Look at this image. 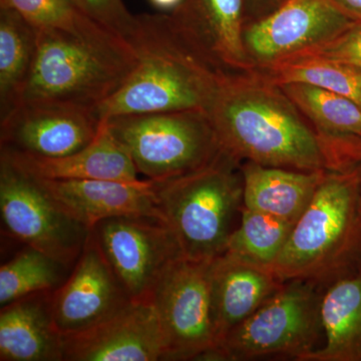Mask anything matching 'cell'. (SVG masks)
<instances>
[{"instance_id": "obj_1", "label": "cell", "mask_w": 361, "mask_h": 361, "mask_svg": "<svg viewBox=\"0 0 361 361\" xmlns=\"http://www.w3.org/2000/svg\"><path fill=\"white\" fill-rule=\"evenodd\" d=\"M207 114L221 148L240 161L327 171L310 123L282 87L258 71L223 73Z\"/></svg>"}, {"instance_id": "obj_2", "label": "cell", "mask_w": 361, "mask_h": 361, "mask_svg": "<svg viewBox=\"0 0 361 361\" xmlns=\"http://www.w3.org/2000/svg\"><path fill=\"white\" fill-rule=\"evenodd\" d=\"M130 44L137 63L115 94L96 109L111 116L199 110L212 102L223 71L211 66L176 32L169 14H141Z\"/></svg>"}, {"instance_id": "obj_3", "label": "cell", "mask_w": 361, "mask_h": 361, "mask_svg": "<svg viewBox=\"0 0 361 361\" xmlns=\"http://www.w3.org/2000/svg\"><path fill=\"white\" fill-rule=\"evenodd\" d=\"M37 30L35 61L18 104H65L96 111L137 66L133 45L94 20L77 32Z\"/></svg>"}, {"instance_id": "obj_4", "label": "cell", "mask_w": 361, "mask_h": 361, "mask_svg": "<svg viewBox=\"0 0 361 361\" xmlns=\"http://www.w3.org/2000/svg\"><path fill=\"white\" fill-rule=\"evenodd\" d=\"M241 163L222 149L188 174L153 180L159 210L185 257L211 261L225 253L243 205Z\"/></svg>"}, {"instance_id": "obj_5", "label": "cell", "mask_w": 361, "mask_h": 361, "mask_svg": "<svg viewBox=\"0 0 361 361\" xmlns=\"http://www.w3.org/2000/svg\"><path fill=\"white\" fill-rule=\"evenodd\" d=\"M360 188L358 168L327 171L310 205L293 225L281 253L267 270L282 282L329 281L343 264L355 240Z\"/></svg>"}, {"instance_id": "obj_6", "label": "cell", "mask_w": 361, "mask_h": 361, "mask_svg": "<svg viewBox=\"0 0 361 361\" xmlns=\"http://www.w3.org/2000/svg\"><path fill=\"white\" fill-rule=\"evenodd\" d=\"M103 121L147 180L188 174L212 161L222 149L204 111H157Z\"/></svg>"}, {"instance_id": "obj_7", "label": "cell", "mask_w": 361, "mask_h": 361, "mask_svg": "<svg viewBox=\"0 0 361 361\" xmlns=\"http://www.w3.org/2000/svg\"><path fill=\"white\" fill-rule=\"evenodd\" d=\"M290 280L221 341L212 360H250L284 355L302 361L323 334L322 286Z\"/></svg>"}, {"instance_id": "obj_8", "label": "cell", "mask_w": 361, "mask_h": 361, "mask_svg": "<svg viewBox=\"0 0 361 361\" xmlns=\"http://www.w3.org/2000/svg\"><path fill=\"white\" fill-rule=\"evenodd\" d=\"M211 261L182 256L158 282L152 303L160 319L164 360H212L217 348L211 312Z\"/></svg>"}, {"instance_id": "obj_9", "label": "cell", "mask_w": 361, "mask_h": 361, "mask_svg": "<svg viewBox=\"0 0 361 361\" xmlns=\"http://www.w3.org/2000/svg\"><path fill=\"white\" fill-rule=\"evenodd\" d=\"M0 216L14 239L68 266L75 264L90 235L35 178L4 157H0Z\"/></svg>"}, {"instance_id": "obj_10", "label": "cell", "mask_w": 361, "mask_h": 361, "mask_svg": "<svg viewBox=\"0 0 361 361\" xmlns=\"http://www.w3.org/2000/svg\"><path fill=\"white\" fill-rule=\"evenodd\" d=\"M90 234L132 300H149L169 266L184 256L170 226L156 216L109 218Z\"/></svg>"}, {"instance_id": "obj_11", "label": "cell", "mask_w": 361, "mask_h": 361, "mask_svg": "<svg viewBox=\"0 0 361 361\" xmlns=\"http://www.w3.org/2000/svg\"><path fill=\"white\" fill-rule=\"evenodd\" d=\"M355 23L329 0H286L244 26V49L253 71L264 70L326 44Z\"/></svg>"}, {"instance_id": "obj_12", "label": "cell", "mask_w": 361, "mask_h": 361, "mask_svg": "<svg viewBox=\"0 0 361 361\" xmlns=\"http://www.w3.org/2000/svg\"><path fill=\"white\" fill-rule=\"evenodd\" d=\"M96 111L71 104L21 103L0 123L1 149L56 158L90 144L101 129Z\"/></svg>"}, {"instance_id": "obj_13", "label": "cell", "mask_w": 361, "mask_h": 361, "mask_svg": "<svg viewBox=\"0 0 361 361\" xmlns=\"http://www.w3.org/2000/svg\"><path fill=\"white\" fill-rule=\"evenodd\" d=\"M63 361H159L165 337L151 300H133L103 322L63 336Z\"/></svg>"}, {"instance_id": "obj_14", "label": "cell", "mask_w": 361, "mask_h": 361, "mask_svg": "<svg viewBox=\"0 0 361 361\" xmlns=\"http://www.w3.org/2000/svg\"><path fill=\"white\" fill-rule=\"evenodd\" d=\"M133 301L90 234L70 276L52 292L51 312L63 336L84 331Z\"/></svg>"}, {"instance_id": "obj_15", "label": "cell", "mask_w": 361, "mask_h": 361, "mask_svg": "<svg viewBox=\"0 0 361 361\" xmlns=\"http://www.w3.org/2000/svg\"><path fill=\"white\" fill-rule=\"evenodd\" d=\"M169 16L182 39L218 71H253L244 49L243 0H183Z\"/></svg>"}, {"instance_id": "obj_16", "label": "cell", "mask_w": 361, "mask_h": 361, "mask_svg": "<svg viewBox=\"0 0 361 361\" xmlns=\"http://www.w3.org/2000/svg\"><path fill=\"white\" fill-rule=\"evenodd\" d=\"M35 179L63 212L89 230L101 221L120 216L163 219L151 180Z\"/></svg>"}, {"instance_id": "obj_17", "label": "cell", "mask_w": 361, "mask_h": 361, "mask_svg": "<svg viewBox=\"0 0 361 361\" xmlns=\"http://www.w3.org/2000/svg\"><path fill=\"white\" fill-rule=\"evenodd\" d=\"M310 123L329 172L361 165V108L355 102L306 84L279 85Z\"/></svg>"}, {"instance_id": "obj_18", "label": "cell", "mask_w": 361, "mask_h": 361, "mask_svg": "<svg viewBox=\"0 0 361 361\" xmlns=\"http://www.w3.org/2000/svg\"><path fill=\"white\" fill-rule=\"evenodd\" d=\"M283 284L270 271L229 254L213 259L211 312L217 348L232 329L253 314Z\"/></svg>"}, {"instance_id": "obj_19", "label": "cell", "mask_w": 361, "mask_h": 361, "mask_svg": "<svg viewBox=\"0 0 361 361\" xmlns=\"http://www.w3.org/2000/svg\"><path fill=\"white\" fill-rule=\"evenodd\" d=\"M0 157L37 179L140 180L129 153L116 141L104 121L96 139L70 155L44 158L1 149Z\"/></svg>"}, {"instance_id": "obj_20", "label": "cell", "mask_w": 361, "mask_h": 361, "mask_svg": "<svg viewBox=\"0 0 361 361\" xmlns=\"http://www.w3.org/2000/svg\"><path fill=\"white\" fill-rule=\"evenodd\" d=\"M52 292L0 307V360L63 361V334L51 312Z\"/></svg>"}, {"instance_id": "obj_21", "label": "cell", "mask_w": 361, "mask_h": 361, "mask_svg": "<svg viewBox=\"0 0 361 361\" xmlns=\"http://www.w3.org/2000/svg\"><path fill=\"white\" fill-rule=\"evenodd\" d=\"M243 206L295 224L327 171H299L242 161Z\"/></svg>"}, {"instance_id": "obj_22", "label": "cell", "mask_w": 361, "mask_h": 361, "mask_svg": "<svg viewBox=\"0 0 361 361\" xmlns=\"http://www.w3.org/2000/svg\"><path fill=\"white\" fill-rule=\"evenodd\" d=\"M324 345L302 361L361 360V274L336 279L323 292L320 306Z\"/></svg>"}, {"instance_id": "obj_23", "label": "cell", "mask_w": 361, "mask_h": 361, "mask_svg": "<svg viewBox=\"0 0 361 361\" xmlns=\"http://www.w3.org/2000/svg\"><path fill=\"white\" fill-rule=\"evenodd\" d=\"M37 30L18 11L0 8V110L20 103L37 52Z\"/></svg>"}, {"instance_id": "obj_24", "label": "cell", "mask_w": 361, "mask_h": 361, "mask_svg": "<svg viewBox=\"0 0 361 361\" xmlns=\"http://www.w3.org/2000/svg\"><path fill=\"white\" fill-rule=\"evenodd\" d=\"M277 85L306 84L355 102L361 108V71L314 56H294L257 71Z\"/></svg>"}, {"instance_id": "obj_25", "label": "cell", "mask_w": 361, "mask_h": 361, "mask_svg": "<svg viewBox=\"0 0 361 361\" xmlns=\"http://www.w3.org/2000/svg\"><path fill=\"white\" fill-rule=\"evenodd\" d=\"M241 219L227 243L225 253L267 269L288 239L293 225L242 205Z\"/></svg>"}, {"instance_id": "obj_26", "label": "cell", "mask_w": 361, "mask_h": 361, "mask_svg": "<svg viewBox=\"0 0 361 361\" xmlns=\"http://www.w3.org/2000/svg\"><path fill=\"white\" fill-rule=\"evenodd\" d=\"M68 268L56 259L25 246L0 268V307L32 294L56 290L68 278Z\"/></svg>"}, {"instance_id": "obj_27", "label": "cell", "mask_w": 361, "mask_h": 361, "mask_svg": "<svg viewBox=\"0 0 361 361\" xmlns=\"http://www.w3.org/2000/svg\"><path fill=\"white\" fill-rule=\"evenodd\" d=\"M0 8L14 9L37 30L77 32L90 20L71 0H0Z\"/></svg>"}, {"instance_id": "obj_28", "label": "cell", "mask_w": 361, "mask_h": 361, "mask_svg": "<svg viewBox=\"0 0 361 361\" xmlns=\"http://www.w3.org/2000/svg\"><path fill=\"white\" fill-rule=\"evenodd\" d=\"M80 13L130 42L137 26V16L128 11L123 0H71Z\"/></svg>"}, {"instance_id": "obj_29", "label": "cell", "mask_w": 361, "mask_h": 361, "mask_svg": "<svg viewBox=\"0 0 361 361\" xmlns=\"http://www.w3.org/2000/svg\"><path fill=\"white\" fill-rule=\"evenodd\" d=\"M295 56L329 59L361 71V23H355L326 44Z\"/></svg>"}, {"instance_id": "obj_30", "label": "cell", "mask_w": 361, "mask_h": 361, "mask_svg": "<svg viewBox=\"0 0 361 361\" xmlns=\"http://www.w3.org/2000/svg\"><path fill=\"white\" fill-rule=\"evenodd\" d=\"M286 0H243L245 25L261 20L279 8Z\"/></svg>"}, {"instance_id": "obj_31", "label": "cell", "mask_w": 361, "mask_h": 361, "mask_svg": "<svg viewBox=\"0 0 361 361\" xmlns=\"http://www.w3.org/2000/svg\"><path fill=\"white\" fill-rule=\"evenodd\" d=\"M337 9L356 23H361V0H329Z\"/></svg>"}, {"instance_id": "obj_32", "label": "cell", "mask_w": 361, "mask_h": 361, "mask_svg": "<svg viewBox=\"0 0 361 361\" xmlns=\"http://www.w3.org/2000/svg\"><path fill=\"white\" fill-rule=\"evenodd\" d=\"M149 1L156 8L172 13L173 11H175L182 4L183 0H149Z\"/></svg>"}, {"instance_id": "obj_33", "label": "cell", "mask_w": 361, "mask_h": 361, "mask_svg": "<svg viewBox=\"0 0 361 361\" xmlns=\"http://www.w3.org/2000/svg\"><path fill=\"white\" fill-rule=\"evenodd\" d=\"M360 169H358V172H360V186H361V165L360 166Z\"/></svg>"}]
</instances>
